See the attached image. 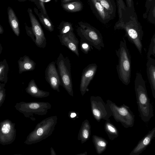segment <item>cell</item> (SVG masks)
<instances>
[{"label":"cell","mask_w":155,"mask_h":155,"mask_svg":"<svg viewBox=\"0 0 155 155\" xmlns=\"http://www.w3.org/2000/svg\"><path fill=\"white\" fill-rule=\"evenodd\" d=\"M134 89L140 116L143 122L147 123L154 116L153 109L148 95L145 82L138 72L136 74Z\"/></svg>","instance_id":"obj_1"},{"label":"cell","mask_w":155,"mask_h":155,"mask_svg":"<svg viewBox=\"0 0 155 155\" xmlns=\"http://www.w3.org/2000/svg\"><path fill=\"white\" fill-rule=\"evenodd\" d=\"M115 52L118 58L116 70L119 78L123 84L127 85L130 82L131 57L124 38L120 41L119 48L116 50Z\"/></svg>","instance_id":"obj_2"},{"label":"cell","mask_w":155,"mask_h":155,"mask_svg":"<svg viewBox=\"0 0 155 155\" xmlns=\"http://www.w3.org/2000/svg\"><path fill=\"white\" fill-rule=\"evenodd\" d=\"M56 116L47 117L38 123L28 136L24 143L27 145L37 143L46 139L52 134L57 122Z\"/></svg>","instance_id":"obj_3"},{"label":"cell","mask_w":155,"mask_h":155,"mask_svg":"<svg viewBox=\"0 0 155 155\" xmlns=\"http://www.w3.org/2000/svg\"><path fill=\"white\" fill-rule=\"evenodd\" d=\"M78 25L76 31L81 39L99 51L104 47L103 37L99 30L86 22L80 21Z\"/></svg>","instance_id":"obj_4"},{"label":"cell","mask_w":155,"mask_h":155,"mask_svg":"<svg viewBox=\"0 0 155 155\" xmlns=\"http://www.w3.org/2000/svg\"><path fill=\"white\" fill-rule=\"evenodd\" d=\"M15 107L25 117L35 121L34 114L39 116L46 114L48 110L51 108V105L49 103L45 102H21L17 103Z\"/></svg>","instance_id":"obj_5"},{"label":"cell","mask_w":155,"mask_h":155,"mask_svg":"<svg viewBox=\"0 0 155 155\" xmlns=\"http://www.w3.org/2000/svg\"><path fill=\"white\" fill-rule=\"evenodd\" d=\"M106 103L111 110L112 116L116 121L120 122L126 128L134 126L135 116L128 106L124 104L118 106L109 100L106 101Z\"/></svg>","instance_id":"obj_6"},{"label":"cell","mask_w":155,"mask_h":155,"mask_svg":"<svg viewBox=\"0 0 155 155\" xmlns=\"http://www.w3.org/2000/svg\"><path fill=\"white\" fill-rule=\"evenodd\" d=\"M61 85L70 96L73 97V85L70 60L60 53L56 61Z\"/></svg>","instance_id":"obj_7"},{"label":"cell","mask_w":155,"mask_h":155,"mask_svg":"<svg viewBox=\"0 0 155 155\" xmlns=\"http://www.w3.org/2000/svg\"><path fill=\"white\" fill-rule=\"evenodd\" d=\"M91 110L93 116L99 122L102 119L110 120L112 116L111 110L107 103L100 96H92L90 97Z\"/></svg>","instance_id":"obj_8"},{"label":"cell","mask_w":155,"mask_h":155,"mask_svg":"<svg viewBox=\"0 0 155 155\" xmlns=\"http://www.w3.org/2000/svg\"><path fill=\"white\" fill-rule=\"evenodd\" d=\"M15 124L8 119L0 122V143L3 145L9 144L15 139Z\"/></svg>","instance_id":"obj_9"},{"label":"cell","mask_w":155,"mask_h":155,"mask_svg":"<svg viewBox=\"0 0 155 155\" xmlns=\"http://www.w3.org/2000/svg\"><path fill=\"white\" fill-rule=\"evenodd\" d=\"M27 11L31 25V29L34 36V42L38 47L44 48L46 46L47 42L43 29L33 14L32 9L29 8Z\"/></svg>","instance_id":"obj_10"},{"label":"cell","mask_w":155,"mask_h":155,"mask_svg":"<svg viewBox=\"0 0 155 155\" xmlns=\"http://www.w3.org/2000/svg\"><path fill=\"white\" fill-rule=\"evenodd\" d=\"M45 79L53 90L60 92L59 86L61 85L60 77L55 66L53 61L47 66L45 71Z\"/></svg>","instance_id":"obj_11"},{"label":"cell","mask_w":155,"mask_h":155,"mask_svg":"<svg viewBox=\"0 0 155 155\" xmlns=\"http://www.w3.org/2000/svg\"><path fill=\"white\" fill-rule=\"evenodd\" d=\"M97 66L95 63L88 64L83 70L81 79L80 90L82 96L87 91L88 87L97 71Z\"/></svg>","instance_id":"obj_12"},{"label":"cell","mask_w":155,"mask_h":155,"mask_svg":"<svg viewBox=\"0 0 155 155\" xmlns=\"http://www.w3.org/2000/svg\"><path fill=\"white\" fill-rule=\"evenodd\" d=\"M62 45L67 47L78 57H79L78 50L79 41L74 31H70L63 34L58 35Z\"/></svg>","instance_id":"obj_13"},{"label":"cell","mask_w":155,"mask_h":155,"mask_svg":"<svg viewBox=\"0 0 155 155\" xmlns=\"http://www.w3.org/2000/svg\"><path fill=\"white\" fill-rule=\"evenodd\" d=\"M88 1L93 13L101 22L106 24L113 19L98 0H88Z\"/></svg>","instance_id":"obj_14"},{"label":"cell","mask_w":155,"mask_h":155,"mask_svg":"<svg viewBox=\"0 0 155 155\" xmlns=\"http://www.w3.org/2000/svg\"><path fill=\"white\" fill-rule=\"evenodd\" d=\"M155 137V127L152 128L138 143L129 155H139L151 143Z\"/></svg>","instance_id":"obj_15"},{"label":"cell","mask_w":155,"mask_h":155,"mask_svg":"<svg viewBox=\"0 0 155 155\" xmlns=\"http://www.w3.org/2000/svg\"><path fill=\"white\" fill-rule=\"evenodd\" d=\"M147 73L152 94L155 99V59L149 57L146 64Z\"/></svg>","instance_id":"obj_16"},{"label":"cell","mask_w":155,"mask_h":155,"mask_svg":"<svg viewBox=\"0 0 155 155\" xmlns=\"http://www.w3.org/2000/svg\"><path fill=\"white\" fill-rule=\"evenodd\" d=\"M25 91L31 96L36 98L45 97L50 95L49 92L40 89L34 79H32L30 81L27 87L25 88Z\"/></svg>","instance_id":"obj_17"},{"label":"cell","mask_w":155,"mask_h":155,"mask_svg":"<svg viewBox=\"0 0 155 155\" xmlns=\"http://www.w3.org/2000/svg\"><path fill=\"white\" fill-rule=\"evenodd\" d=\"M18 63L19 74H21L24 72L34 70L36 65L34 61L26 55L20 57Z\"/></svg>","instance_id":"obj_18"},{"label":"cell","mask_w":155,"mask_h":155,"mask_svg":"<svg viewBox=\"0 0 155 155\" xmlns=\"http://www.w3.org/2000/svg\"><path fill=\"white\" fill-rule=\"evenodd\" d=\"M91 134V126L89 121L86 119L82 123L78 135V140L83 144L89 139Z\"/></svg>","instance_id":"obj_19"},{"label":"cell","mask_w":155,"mask_h":155,"mask_svg":"<svg viewBox=\"0 0 155 155\" xmlns=\"http://www.w3.org/2000/svg\"><path fill=\"white\" fill-rule=\"evenodd\" d=\"M7 13L8 21L12 29L15 34L19 36L20 34L19 22L15 12L10 7H8Z\"/></svg>","instance_id":"obj_20"},{"label":"cell","mask_w":155,"mask_h":155,"mask_svg":"<svg viewBox=\"0 0 155 155\" xmlns=\"http://www.w3.org/2000/svg\"><path fill=\"white\" fill-rule=\"evenodd\" d=\"M92 142L94 146L96 152L100 155L106 149L108 142L102 137L96 135L92 136Z\"/></svg>","instance_id":"obj_21"},{"label":"cell","mask_w":155,"mask_h":155,"mask_svg":"<svg viewBox=\"0 0 155 155\" xmlns=\"http://www.w3.org/2000/svg\"><path fill=\"white\" fill-rule=\"evenodd\" d=\"M34 10L44 27L50 32L53 31L54 30V26L48 16L41 12H39L36 8H34Z\"/></svg>","instance_id":"obj_22"},{"label":"cell","mask_w":155,"mask_h":155,"mask_svg":"<svg viewBox=\"0 0 155 155\" xmlns=\"http://www.w3.org/2000/svg\"><path fill=\"white\" fill-rule=\"evenodd\" d=\"M104 128L109 139L113 140L119 136V132L116 127L110 122V120H106Z\"/></svg>","instance_id":"obj_23"},{"label":"cell","mask_w":155,"mask_h":155,"mask_svg":"<svg viewBox=\"0 0 155 155\" xmlns=\"http://www.w3.org/2000/svg\"><path fill=\"white\" fill-rule=\"evenodd\" d=\"M61 6L64 10L71 12L80 11L83 8L82 2L78 0L70 2L62 3Z\"/></svg>","instance_id":"obj_24"},{"label":"cell","mask_w":155,"mask_h":155,"mask_svg":"<svg viewBox=\"0 0 155 155\" xmlns=\"http://www.w3.org/2000/svg\"><path fill=\"white\" fill-rule=\"evenodd\" d=\"M101 4L107 11L112 18L115 16L116 6L114 0H98Z\"/></svg>","instance_id":"obj_25"},{"label":"cell","mask_w":155,"mask_h":155,"mask_svg":"<svg viewBox=\"0 0 155 155\" xmlns=\"http://www.w3.org/2000/svg\"><path fill=\"white\" fill-rule=\"evenodd\" d=\"M9 66L5 59L0 62V81L6 84L8 80Z\"/></svg>","instance_id":"obj_26"},{"label":"cell","mask_w":155,"mask_h":155,"mask_svg":"<svg viewBox=\"0 0 155 155\" xmlns=\"http://www.w3.org/2000/svg\"><path fill=\"white\" fill-rule=\"evenodd\" d=\"M58 29L60 34H63L70 31H74L72 24L71 23L66 21H62L60 24Z\"/></svg>","instance_id":"obj_27"},{"label":"cell","mask_w":155,"mask_h":155,"mask_svg":"<svg viewBox=\"0 0 155 155\" xmlns=\"http://www.w3.org/2000/svg\"><path fill=\"white\" fill-rule=\"evenodd\" d=\"M34 2L36 4L40 12H42L46 15L48 16L45 7V2L49 1L50 0H30Z\"/></svg>","instance_id":"obj_28"},{"label":"cell","mask_w":155,"mask_h":155,"mask_svg":"<svg viewBox=\"0 0 155 155\" xmlns=\"http://www.w3.org/2000/svg\"><path fill=\"white\" fill-rule=\"evenodd\" d=\"M147 18L150 23L155 24V2H153L151 6Z\"/></svg>","instance_id":"obj_29"},{"label":"cell","mask_w":155,"mask_h":155,"mask_svg":"<svg viewBox=\"0 0 155 155\" xmlns=\"http://www.w3.org/2000/svg\"><path fill=\"white\" fill-rule=\"evenodd\" d=\"M151 55L155 56V33L153 36L150 42L147 54V58Z\"/></svg>","instance_id":"obj_30"},{"label":"cell","mask_w":155,"mask_h":155,"mask_svg":"<svg viewBox=\"0 0 155 155\" xmlns=\"http://www.w3.org/2000/svg\"><path fill=\"white\" fill-rule=\"evenodd\" d=\"M80 47L81 51L85 54H87L91 51V46L88 43L81 39Z\"/></svg>","instance_id":"obj_31"},{"label":"cell","mask_w":155,"mask_h":155,"mask_svg":"<svg viewBox=\"0 0 155 155\" xmlns=\"http://www.w3.org/2000/svg\"><path fill=\"white\" fill-rule=\"evenodd\" d=\"M155 2V0H146L145 7L146 11L143 15V17L145 19H147L149 11L153 2Z\"/></svg>","instance_id":"obj_32"},{"label":"cell","mask_w":155,"mask_h":155,"mask_svg":"<svg viewBox=\"0 0 155 155\" xmlns=\"http://www.w3.org/2000/svg\"><path fill=\"white\" fill-rule=\"evenodd\" d=\"M5 89L4 87L0 91V107L5 100Z\"/></svg>","instance_id":"obj_33"},{"label":"cell","mask_w":155,"mask_h":155,"mask_svg":"<svg viewBox=\"0 0 155 155\" xmlns=\"http://www.w3.org/2000/svg\"><path fill=\"white\" fill-rule=\"evenodd\" d=\"M78 113L77 112L71 111L68 113V116L70 119L75 120L76 119L78 118Z\"/></svg>","instance_id":"obj_34"},{"label":"cell","mask_w":155,"mask_h":155,"mask_svg":"<svg viewBox=\"0 0 155 155\" xmlns=\"http://www.w3.org/2000/svg\"><path fill=\"white\" fill-rule=\"evenodd\" d=\"M25 28L27 35L31 38L34 42L35 41V37L31 29V27H29L27 26L26 25Z\"/></svg>","instance_id":"obj_35"},{"label":"cell","mask_w":155,"mask_h":155,"mask_svg":"<svg viewBox=\"0 0 155 155\" xmlns=\"http://www.w3.org/2000/svg\"><path fill=\"white\" fill-rule=\"evenodd\" d=\"M126 6L130 8H134L133 0H125Z\"/></svg>","instance_id":"obj_36"},{"label":"cell","mask_w":155,"mask_h":155,"mask_svg":"<svg viewBox=\"0 0 155 155\" xmlns=\"http://www.w3.org/2000/svg\"><path fill=\"white\" fill-rule=\"evenodd\" d=\"M50 153L51 155H56V154L52 147H51L50 148Z\"/></svg>","instance_id":"obj_37"},{"label":"cell","mask_w":155,"mask_h":155,"mask_svg":"<svg viewBox=\"0 0 155 155\" xmlns=\"http://www.w3.org/2000/svg\"><path fill=\"white\" fill-rule=\"evenodd\" d=\"M78 0H61V3H65L69 2L71 1Z\"/></svg>","instance_id":"obj_38"},{"label":"cell","mask_w":155,"mask_h":155,"mask_svg":"<svg viewBox=\"0 0 155 155\" xmlns=\"http://www.w3.org/2000/svg\"><path fill=\"white\" fill-rule=\"evenodd\" d=\"M4 32V29L3 27L0 24V34H2Z\"/></svg>","instance_id":"obj_39"},{"label":"cell","mask_w":155,"mask_h":155,"mask_svg":"<svg viewBox=\"0 0 155 155\" xmlns=\"http://www.w3.org/2000/svg\"><path fill=\"white\" fill-rule=\"evenodd\" d=\"M5 84L4 83H1L0 82V91L3 87H5Z\"/></svg>","instance_id":"obj_40"},{"label":"cell","mask_w":155,"mask_h":155,"mask_svg":"<svg viewBox=\"0 0 155 155\" xmlns=\"http://www.w3.org/2000/svg\"><path fill=\"white\" fill-rule=\"evenodd\" d=\"M2 51V47L0 43V55L1 54Z\"/></svg>","instance_id":"obj_41"},{"label":"cell","mask_w":155,"mask_h":155,"mask_svg":"<svg viewBox=\"0 0 155 155\" xmlns=\"http://www.w3.org/2000/svg\"><path fill=\"white\" fill-rule=\"evenodd\" d=\"M87 152H85L84 153H80L79 154H78L77 155H87Z\"/></svg>","instance_id":"obj_42"},{"label":"cell","mask_w":155,"mask_h":155,"mask_svg":"<svg viewBox=\"0 0 155 155\" xmlns=\"http://www.w3.org/2000/svg\"><path fill=\"white\" fill-rule=\"evenodd\" d=\"M27 0H18V1L19 2H24V1H26Z\"/></svg>","instance_id":"obj_43"},{"label":"cell","mask_w":155,"mask_h":155,"mask_svg":"<svg viewBox=\"0 0 155 155\" xmlns=\"http://www.w3.org/2000/svg\"><path fill=\"white\" fill-rule=\"evenodd\" d=\"M54 1L56 2H57L58 0H54Z\"/></svg>","instance_id":"obj_44"}]
</instances>
